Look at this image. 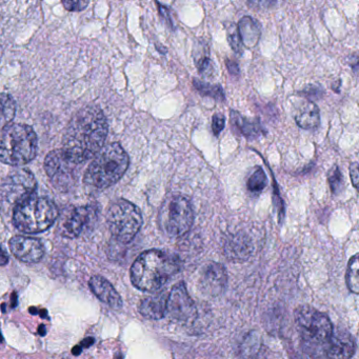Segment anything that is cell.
Returning <instances> with one entry per match:
<instances>
[{
	"label": "cell",
	"instance_id": "cell-1",
	"mask_svg": "<svg viewBox=\"0 0 359 359\" xmlns=\"http://www.w3.org/2000/svg\"><path fill=\"white\" fill-rule=\"evenodd\" d=\"M108 135L104 113L95 107L81 109L73 115L62 140V153L76 163H85L97 154Z\"/></svg>",
	"mask_w": 359,
	"mask_h": 359
},
{
	"label": "cell",
	"instance_id": "cell-2",
	"mask_svg": "<svg viewBox=\"0 0 359 359\" xmlns=\"http://www.w3.org/2000/svg\"><path fill=\"white\" fill-rule=\"evenodd\" d=\"M180 264L177 256L161 250L144 251L132 264V283L140 291H158L180 270Z\"/></svg>",
	"mask_w": 359,
	"mask_h": 359
},
{
	"label": "cell",
	"instance_id": "cell-3",
	"mask_svg": "<svg viewBox=\"0 0 359 359\" xmlns=\"http://www.w3.org/2000/svg\"><path fill=\"white\" fill-rule=\"evenodd\" d=\"M129 156L117 142L102 147L88 168L85 182L104 190L116 184L129 168Z\"/></svg>",
	"mask_w": 359,
	"mask_h": 359
},
{
	"label": "cell",
	"instance_id": "cell-4",
	"mask_svg": "<svg viewBox=\"0 0 359 359\" xmlns=\"http://www.w3.org/2000/svg\"><path fill=\"white\" fill-rule=\"evenodd\" d=\"M37 135L27 125H9L0 134V161L9 165H27L37 153Z\"/></svg>",
	"mask_w": 359,
	"mask_h": 359
},
{
	"label": "cell",
	"instance_id": "cell-5",
	"mask_svg": "<svg viewBox=\"0 0 359 359\" xmlns=\"http://www.w3.org/2000/svg\"><path fill=\"white\" fill-rule=\"evenodd\" d=\"M58 217V209L46 197L32 195L14 208L13 224L27 234H37L48 230Z\"/></svg>",
	"mask_w": 359,
	"mask_h": 359
},
{
	"label": "cell",
	"instance_id": "cell-6",
	"mask_svg": "<svg viewBox=\"0 0 359 359\" xmlns=\"http://www.w3.org/2000/svg\"><path fill=\"white\" fill-rule=\"evenodd\" d=\"M107 222L116 241L129 243L142 228V216L135 205L126 199H118L109 208Z\"/></svg>",
	"mask_w": 359,
	"mask_h": 359
},
{
	"label": "cell",
	"instance_id": "cell-7",
	"mask_svg": "<svg viewBox=\"0 0 359 359\" xmlns=\"http://www.w3.org/2000/svg\"><path fill=\"white\" fill-rule=\"evenodd\" d=\"M295 323L300 336L312 344H325L333 334V325L329 317L311 306L296 309Z\"/></svg>",
	"mask_w": 359,
	"mask_h": 359
},
{
	"label": "cell",
	"instance_id": "cell-8",
	"mask_svg": "<svg viewBox=\"0 0 359 359\" xmlns=\"http://www.w3.org/2000/svg\"><path fill=\"white\" fill-rule=\"evenodd\" d=\"M194 222V212L190 201L182 195L174 196L163 208L161 214V226L171 237L184 236L190 231Z\"/></svg>",
	"mask_w": 359,
	"mask_h": 359
},
{
	"label": "cell",
	"instance_id": "cell-9",
	"mask_svg": "<svg viewBox=\"0 0 359 359\" xmlns=\"http://www.w3.org/2000/svg\"><path fill=\"white\" fill-rule=\"evenodd\" d=\"M69 161L62 150H55L48 155L45 161L46 172L56 188L68 191L76 182V167Z\"/></svg>",
	"mask_w": 359,
	"mask_h": 359
},
{
	"label": "cell",
	"instance_id": "cell-10",
	"mask_svg": "<svg viewBox=\"0 0 359 359\" xmlns=\"http://www.w3.org/2000/svg\"><path fill=\"white\" fill-rule=\"evenodd\" d=\"M97 218V210L94 205L71 208L60 217L58 230L67 238L79 236Z\"/></svg>",
	"mask_w": 359,
	"mask_h": 359
},
{
	"label": "cell",
	"instance_id": "cell-11",
	"mask_svg": "<svg viewBox=\"0 0 359 359\" xmlns=\"http://www.w3.org/2000/svg\"><path fill=\"white\" fill-rule=\"evenodd\" d=\"M165 314L178 323H191L196 318V306L184 283H177L172 287L168 296Z\"/></svg>",
	"mask_w": 359,
	"mask_h": 359
},
{
	"label": "cell",
	"instance_id": "cell-12",
	"mask_svg": "<svg viewBox=\"0 0 359 359\" xmlns=\"http://www.w3.org/2000/svg\"><path fill=\"white\" fill-rule=\"evenodd\" d=\"M35 189L36 180L33 174L27 170H18L6 180L1 187V194L4 198L14 203L15 208L18 203L34 195Z\"/></svg>",
	"mask_w": 359,
	"mask_h": 359
},
{
	"label": "cell",
	"instance_id": "cell-13",
	"mask_svg": "<svg viewBox=\"0 0 359 359\" xmlns=\"http://www.w3.org/2000/svg\"><path fill=\"white\" fill-rule=\"evenodd\" d=\"M228 283L226 268L217 262H209L201 271L199 287L208 296H218L224 291Z\"/></svg>",
	"mask_w": 359,
	"mask_h": 359
},
{
	"label": "cell",
	"instance_id": "cell-14",
	"mask_svg": "<svg viewBox=\"0 0 359 359\" xmlns=\"http://www.w3.org/2000/svg\"><path fill=\"white\" fill-rule=\"evenodd\" d=\"M10 250L22 262L36 264L43 259L45 248L39 239L27 236H14L10 241Z\"/></svg>",
	"mask_w": 359,
	"mask_h": 359
},
{
	"label": "cell",
	"instance_id": "cell-15",
	"mask_svg": "<svg viewBox=\"0 0 359 359\" xmlns=\"http://www.w3.org/2000/svg\"><path fill=\"white\" fill-rule=\"evenodd\" d=\"M325 344V354L330 359H351L356 350L354 338L348 332H333Z\"/></svg>",
	"mask_w": 359,
	"mask_h": 359
},
{
	"label": "cell",
	"instance_id": "cell-16",
	"mask_svg": "<svg viewBox=\"0 0 359 359\" xmlns=\"http://www.w3.org/2000/svg\"><path fill=\"white\" fill-rule=\"evenodd\" d=\"M89 287L98 299L102 300L111 308L118 310L123 306V299H121L118 292L104 277L100 276V275L92 277L89 281Z\"/></svg>",
	"mask_w": 359,
	"mask_h": 359
},
{
	"label": "cell",
	"instance_id": "cell-17",
	"mask_svg": "<svg viewBox=\"0 0 359 359\" xmlns=\"http://www.w3.org/2000/svg\"><path fill=\"white\" fill-rule=\"evenodd\" d=\"M169 293L165 291H161L154 295L144 298L140 304V314L148 319H161L165 317L167 312V300Z\"/></svg>",
	"mask_w": 359,
	"mask_h": 359
},
{
	"label": "cell",
	"instance_id": "cell-18",
	"mask_svg": "<svg viewBox=\"0 0 359 359\" xmlns=\"http://www.w3.org/2000/svg\"><path fill=\"white\" fill-rule=\"evenodd\" d=\"M297 125L302 129L311 130L318 127L320 121L319 109L314 102H306L298 109L295 115Z\"/></svg>",
	"mask_w": 359,
	"mask_h": 359
},
{
	"label": "cell",
	"instance_id": "cell-19",
	"mask_svg": "<svg viewBox=\"0 0 359 359\" xmlns=\"http://www.w3.org/2000/svg\"><path fill=\"white\" fill-rule=\"evenodd\" d=\"M239 37H241V43L248 48L254 47L259 41L260 37V28L259 25L252 20L251 18H243L239 22L238 25Z\"/></svg>",
	"mask_w": 359,
	"mask_h": 359
},
{
	"label": "cell",
	"instance_id": "cell-20",
	"mask_svg": "<svg viewBox=\"0 0 359 359\" xmlns=\"http://www.w3.org/2000/svg\"><path fill=\"white\" fill-rule=\"evenodd\" d=\"M231 119L235 127L247 137H258L262 134H266V130L260 125L259 121H248L236 111L231 112Z\"/></svg>",
	"mask_w": 359,
	"mask_h": 359
},
{
	"label": "cell",
	"instance_id": "cell-21",
	"mask_svg": "<svg viewBox=\"0 0 359 359\" xmlns=\"http://www.w3.org/2000/svg\"><path fill=\"white\" fill-rule=\"evenodd\" d=\"M16 114V104L8 94L0 93V130L12 123Z\"/></svg>",
	"mask_w": 359,
	"mask_h": 359
},
{
	"label": "cell",
	"instance_id": "cell-22",
	"mask_svg": "<svg viewBox=\"0 0 359 359\" xmlns=\"http://www.w3.org/2000/svg\"><path fill=\"white\" fill-rule=\"evenodd\" d=\"M358 255H354L348 262V270H346V285L352 293L358 294Z\"/></svg>",
	"mask_w": 359,
	"mask_h": 359
},
{
	"label": "cell",
	"instance_id": "cell-23",
	"mask_svg": "<svg viewBox=\"0 0 359 359\" xmlns=\"http://www.w3.org/2000/svg\"><path fill=\"white\" fill-rule=\"evenodd\" d=\"M193 83H194V87L203 95L209 96V97L219 100V102H224V98H226L224 97V91L219 86L210 85V83H203V81H197V79H194Z\"/></svg>",
	"mask_w": 359,
	"mask_h": 359
},
{
	"label": "cell",
	"instance_id": "cell-24",
	"mask_svg": "<svg viewBox=\"0 0 359 359\" xmlns=\"http://www.w3.org/2000/svg\"><path fill=\"white\" fill-rule=\"evenodd\" d=\"M266 182L268 180L264 170L262 168H257L248 180V189L251 192H260L266 188Z\"/></svg>",
	"mask_w": 359,
	"mask_h": 359
},
{
	"label": "cell",
	"instance_id": "cell-25",
	"mask_svg": "<svg viewBox=\"0 0 359 359\" xmlns=\"http://www.w3.org/2000/svg\"><path fill=\"white\" fill-rule=\"evenodd\" d=\"M329 184L333 194H338L341 191L344 178H342L341 172L336 165L329 172Z\"/></svg>",
	"mask_w": 359,
	"mask_h": 359
},
{
	"label": "cell",
	"instance_id": "cell-26",
	"mask_svg": "<svg viewBox=\"0 0 359 359\" xmlns=\"http://www.w3.org/2000/svg\"><path fill=\"white\" fill-rule=\"evenodd\" d=\"M229 248H232V249H230L232 255L237 256V257H243V256L249 254V245H248L247 241H241V239H234L231 243V245H229Z\"/></svg>",
	"mask_w": 359,
	"mask_h": 359
},
{
	"label": "cell",
	"instance_id": "cell-27",
	"mask_svg": "<svg viewBox=\"0 0 359 359\" xmlns=\"http://www.w3.org/2000/svg\"><path fill=\"white\" fill-rule=\"evenodd\" d=\"M228 39L230 43L231 48L234 50L236 53L241 52V41L239 37L238 30L234 26H231L228 29Z\"/></svg>",
	"mask_w": 359,
	"mask_h": 359
},
{
	"label": "cell",
	"instance_id": "cell-28",
	"mask_svg": "<svg viewBox=\"0 0 359 359\" xmlns=\"http://www.w3.org/2000/svg\"><path fill=\"white\" fill-rule=\"evenodd\" d=\"M197 68L201 74H210L213 71L211 60L209 57H201L197 60Z\"/></svg>",
	"mask_w": 359,
	"mask_h": 359
},
{
	"label": "cell",
	"instance_id": "cell-29",
	"mask_svg": "<svg viewBox=\"0 0 359 359\" xmlns=\"http://www.w3.org/2000/svg\"><path fill=\"white\" fill-rule=\"evenodd\" d=\"M226 121L222 114H215L213 116V121H212V129H213L214 134L216 136L219 135L220 132L224 130Z\"/></svg>",
	"mask_w": 359,
	"mask_h": 359
},
{
	"label": "cell",
	"instance_id": "cell-30",
	"mask_svg": "<svg viewBox=\"0 0 359 359\" xmlns=\"http://www.w3.org/2000/svg\"><path fill=\"white\" fill-rule=\"evenodd\" d=\"M62 5L65 6V8L68 11L76 12L86 9L88 3H86V1H72V0H69V1H62Z\"/></svg>",
	"mask_w": 359,
	"mask_h": 359
},
{
	"label": "cell",
	"instance_id": "cell-31",
	"mask_svg": "<svg viewBox=\"0 0 359 359\" xmlns=\"http://www.w3.org/2000/svg\"><path fill=\"white\" fill-rule=\"evenodd\" d=\"M351 177H352L353 186L355 188L358 187L359 175H358V163H354L350 170Z\"/></svg>",
	"mask_w": 359,
	"mask_h": 359
},
{
	"label": "cell",
	"instance_id": "cell-32",
	"mask_svg": "<svg viewBox=\"0 0 359 359\" xmlns=\"http://www.w3.org/2000/svg\"><path fill=\"white\" fill-rule=\"evenodd\" d=\"M226 66H228L229 71H230L231 74L232 75H238L239 74V68L238 65L235 62H232V60H226Z\"/></svg>",
	"mask_w": 359,
	"mask_h": 359
},
{
	"label": "cell",
	"instance_id": "cell-33",
	"mask_svg": "<svg viewBox=\"0 0 359 359\" xmlns=\"http://www.w3.org/2000/svg\"><path fill=\"white\" fill-rule=\"evenodd\" d=\"M9 262V256L4 251L3 248L0 247V266H5Z\"/></svg>",
	"mask_w": 359,
	"mask_h": 359
},
{
	"label": "cell",
	"instance_id": "cell-34",
	"mask_svg": "<svg viewBox=\"0 0 359 359\" xmlns=\"http://www.w3.org/2000/svg\"><path fill=\"white\" fill-rule=\"evenodd\" d=\"M94 341H95V340H94L93 337L86 338V339H83V342H81V346H85V348H89V346H91L92 344H94Z\"/></svg>",
	"mask_w": 359,
	"mask_h": 359
},
{
	"label": "cell",
	"instance_id": "cell-35",
	"mask_svg": "<svg viewBox=\"0 0 359 359\" xmlns=\"http://www.w3.org/2000/svg\"><path fill=\"white\" fill-rule=\"evenodd\" d=\"M81 351H83V350H81V346H74V348H73V350H72L73 355H75V356H77V355L81 354Z\"/></svg>",
	"mask_w": 359,
	"mask_h": 359
},
{
	"label": "cell",
	"instance_id": "cell-36",
	"mask_svg": "<svg viewBox=\"0 0 359 359\" xmlns=\"http://www.w3.org/2000/svg\"><path fill=\"white\" fill-rule=\"evenodd\" d=\"M39 314L41 315V317H43V318H49V317H48V311L45 310V309L39 310Z\"/></svg>",
	"mask_w": 359,
	"mask_h": 359
},
{
	"label": "cell",
	"instance_id": "cell-37",
	"mask_svg": "<svg viewBox=\"0 0 359 359\" xmlns=\"http://www.w3.org/2000/svg\"><path fill=\"white\" fill-rule=\"evenodd\" d=\"M39 333L41 336H45L46 335V327L43 325H39Z\"/></svg>",
	"mask_w": 359,
	"mask_h": 359
},
{
	"label": "cell",
	"instance_id": "cell-38",
	"mask_svg": "<svg viewBox=\"0 0 359 359\" xmlns=\"http://www.w3.org/2000/svg\"><path fill=\"white\" fill-rule=\"evenodd\" d=\"M12 302H13V304H12V308H15L16 304H18V298H16L15 293H13V295H12Z\"/></svg>",
	"mask_w": 359,
	"mask_h": 359
},
{
	"label": "cell",
	"instance_id": "cell-39",
	"mask_svg": "<svg viewBox=\"0 0 359 359\" xmlns=\"http://www.w3.org/2000/svg\"><path fill=\"white\" fill-rule=\"evenodd\" d=\"M4 337L3 335H1V333H0V342H3Z\"/></svg>",
	"mask_w": 359,
	"mask_h": 359
}]
</instances>
